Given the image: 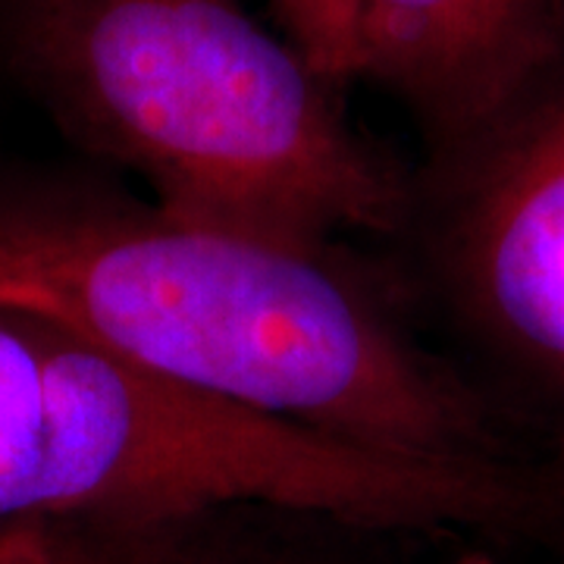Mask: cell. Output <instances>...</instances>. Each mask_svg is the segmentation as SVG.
I'll list each match as a JSON object with an SVG mask.
<instances>
[{"mask_svg": "<svg viewBox=\"0 0 564 564\" xmlns=\"http://www.w3.org/2000/svg\"><path fill=\"white\" fill-rule=\"evenodd\" d=\"M0 311L170 383L404 462L555 467L564 443L423 351L321 248L0 170Z\"/></svg>", "mask_w": 564, "mask_h": 564, "instance_id": "1", "label": "cell"}, {"mask_svg": "<svg viewBox=\"0 0 564 564\" xmlns=\"http://www.w3.org/2000/svg\"><path fill=\"white\" fill-rule=\"evenodd\" d=\"M245 508L564 555V467L380 455L182 389L66 326L0 311V527H57L110 555Z\"/></svg>", "mask_w": 564, "mask_h": 564, "instance_id": "2", "label": "cell"}, {"mask_svg": "<svg viewBox=\"0 0 564 564\" xmlns=\"http://www.w3.org/2000/svg\"><path fill=\"white\" fill-rule=\"evenodd\" d=\"M10 66L66 139L185 220L326 251L411 202L343 88L242 0H32Z\"/></svg>", "mask_w": 564, "mask_h": 564, "instance_id": "3", "label": "cell"}, {"mask_svg": "<svg viewBox=\"0 0 564 564\" xmlns=\"http://www.w3.org/2000/svg\"><path fill=\"white\" fill-rule=\"evenodd\" d=\"M436 195L452 302L564 443V41L486 117L436 141Z\"/></svg>", "mask_w": 564, "mask_h": 564, "instance_id": "4", "label": "cell"}, {"mask_svg": "<svg viewBox=\"0 0 564 564\" xmlns=\"http://www.w3.org/2000/svg\"><path fill=\"white\" fill-rule=\"evenodd\" d=\"M361 79L452 139L564 41V0H358Z\"/></svg>", "mask_w": 564, "mask_h": 564, "instance_id": "5", "label": "cell"}, {"mask_svg": "<svg viewBox=\"0 0 564 564\" xmlns=\"http://www.w3.org/2000/svg\"><path fill=\"white\" fill-rule=\"evenodd\" d=\"M285 39L311 66L345 88L361 79V39H358V0H273Z\"/></svg>", "mask_w": 564, "mask_h": 564, "instance_id": "6", "label": "cell"}, {"mask_svg": "<svg viewBox=\"0 0 564 564\" xmlns=\"http://www.w3.org/2000/svg\"><path fill=\"white\" fill-rule=\"evenodd\" d=\"M0 564H110L101 549L47 524L0 527Z\"/></svg>", "mask_w": 564, "mask_h": 564, "instance_id": "7", "label": "cell"}, {"mask_svg": "<svg viewBox=\"0 0 564 564\" xmlns=\"http://www.w3.org/2000/svg\"><path fill=\"white\" fill-rule=\"evenodd\" d=\"M29 7H32V0H0V41L10 47V57H13V44H17Z\"/></svg>", "mask_w": 564, "mask_h": 564, "instance_id": "8", "label": "cell"}]
</instances>
